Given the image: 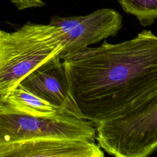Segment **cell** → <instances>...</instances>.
<instances>
[{
	"label": "cell",
	"instance_id": "8",
	"mask_svg": "<svg viewBox=\"0 0 157 157\" xmlns=\"http://www.w3.org/2000/svg\"><path fill=\"white\" fill-rule=\"evenodd\" d=\"M0 101L16 112L33 117H48L59 112L57 107L33 94L20 83L0 97Z\"/></svg>",
	"mask_w": 157,
	"mask_h": 157
},
{
	"label": "cell",
	"instance_id": "5",
	"mask_svg": "<svg viewBox=\"0 0 157 157\" xmlns=\"http://www.w3.org/2000/svg\"><path fill=\"white\" fill-rule=\"evenodd\" d=\"M61 33L64 48L59 56L115 36L122 27V17L116 10L103 8L85 16H53L49 23Z\"/></svg>",
	"mask_w": 157,
	"mask_h": 157
},
{
	"label": "cell",
	"instance_id": "9",
	"mask_svg": "<svg viewBox=\"0 0 157 157\" xmlns=\"http://www.w3.org/2000/svg\"><path fill=\"white\" fill-rule=\"evenodd\" d=\"M123 10L134 15L143 26L157 19V0H117Z\"/></svg>",
	"mask_w": 157,
	"mask_h": 157
},
{
	"label": "cell",
	"instance_id": "4",
	"mask_svg": "<svg viewBox=\"0 0 157 157\" xmlns=\"http://www.w3.org/2000/svg\"><path fill=\"white\" fill-rule=\"evenodd\" d=\"M96 124L63 113L37 117L16 112L0 101V146L39 139L95 142Z\"/></svg>",
	"mask_w": 157,
	"mask_h": 157
},
{
	"label": "cell",
	"instance_id": "2",
	"mask_svg": "<svg viewBox=\"0 0 157 157\" xmlns=\"http://www.w3.org/2000/svg\"><path fill=\"white\" fill-rule=\"evenodd\" d=\"M64 48L57 27L30 21L13 32L0 29V97Z\"/></svg>",
	"mask_w": 157,
	"mask_h": 157
},
{
	"label": "cell",
	"instance_id": "7",
	"mask_svg": "<svg viewBox=\"0 0 157 157\" xmlns=\"http://www.w3.org/2000/svg\"><path fill=\"white\" fill-rule=\"evenodd\" d=\"M95 142L39 139L0 146V157H102Z\"/></svg>",
	"mask_w": 157,
	"mask_h": 157
},
{
	"label": "cell",
	"instance_id": "10",
	"mask_svg": "<svg viewBox=\"0 0 157 157\" xmlns=\"http://www.w3.org/2000/svg\"><path fill=\"white\" fill-rule=\"evenodd\" d=\"M18 10H24L33 7H42L45 5L42 0H10Z\"/></svg>",
	"mask_w": 157,
	"mask_h": 157
},
{
	"label": "cell",
	"instance_id": "1",
	"mask_svg": "<svg viewBox=\"0 0 157 157\" xmlns=\"http://www.w3.org/2000/svg\"><path fill=\"white\" fill-rule=\"evenodd\" d=\"M82 118L99 124L121 114L157 88V36L86 47L59 56Z\"/></svg>",
	"mask_w": 157,
	"mask_h": 157
},
{
	"label": "cell",
	"instance_id": "3",
	"mask_svg": "<svg viewBox=\"0 0 157 157\" xmlns=\"http://www.w3.org/2000/svg\"><path fill=\"white\" fill-rule=\"evenodd\" d=\"M98 144L117 157H145L157 148V88L120 115L96 125Z\"/></svg>",
	"mask_w": 157,
	"mask_h": 157
},
{
	"label": "cell",
	"instance_id": "6",
	"mask_svg": "<svg viewBox=\"0 0 157 157\" xmlns=\"http://www.w3.org/2000/svg\"><path fill=\"white\" fill-rule=\"evenodd\" d=\"M59 55L39 65L20 84L57 107L60 113L83 118L69 92L65 68Z\"/></svg>",
	"mask_w": 157,
	"mask_h": 157
}]
</instances>
